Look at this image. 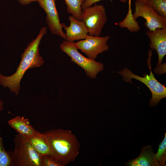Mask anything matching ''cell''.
Returning a JSON list of instances; mask_svg holds the SVG:
<instances>
[{"mask_svg": "<svg viewBox=\"0 0 166 166\" xmlns=\"http://www.w3.org/2000/svg\"><path fill=\"white\" fill-rule=\"evenodd\" d=\"M47 33L46 27H42L37 37L29 43L22 54L21 60L15 73L6 76L0 73V84L5 88L8 87L12 93L18 95L21 89L20 81L29 69L39 67L44 62L40 56L39 46L43 36Z\"/></svg>", "mask_w": 166, "mask_h": 166, "instance_id": "obj_1", "label": "cell"}, {"mask_svg": "<svg viewBox=\"0 0 166 166\" xmlns=\"http://www.w3.org/2000/svg\"><path fill=\"white\" fill-rule=\"evenodd\" d=\"M43 133L46 135L51 150V157L62 166L75 160L79 154L80 145L70 130L57 129Z\"/></svg>", "mask_w": 166, "mask_h": 166, "instance_id": "obj_2", "label": "cell"}, {"mask_svg": "<svg viewBox=\"0 0 166 166\" xmlns=\"http://www.w3.org/2000/svg\"><path fill=\"white\" fill-rule=\"evenodd\" d=\"M14 148L11 155L15 166H42V156L33 147L26 137L18 134L13 140Z\"/></svg>", "mask_w": 166, "mask_h": 166, "instance_id": "obj_3", "label": "cell"}, {"mask_svg": "<svg viewBox=\"0 0 166 166\" xmlns=\"http://www.w3.org/2000/svg\"><path fill=\"white\" fill-rule=\"evenodd\" d=\"M60 49L70 57L72 61L83 69L86 74L91 78H95L97 74L104 69L102 63L87 58L78 51L74 42L64 40L60 45Z\"/></svg>", "mask_w": 166, "mask_h": 166, "instance_id": "obj_4", "label": "cell"}, {"mask_svg": "<svg viewBox=\"0 0 166 166\" xmlns=\"http://www.w3.org/2000/svg\"><path fill=\"white\" fill-rule=\"evenodd\" d=\"M150 70L149 75L146 74L144 77H141L133 73L128 69L125 68L121 71L118 72L123 77L126 82H131V79H135L143 83L149 89L152 94V97L149 103L150 106L156 105L162 99L166 97V88L164 85L159 82L155 78L152 71L150 64Z\"/></svg>", "mask_w": 166, "mask_h": 166, "instance_id": "obj_5", "label": "cell"}, {"mask_svg": "<svg viewBox=\"0 0 166 166\" xmlns=\"http://www.w3.org/2000/svg\"><path fill=\"white\" fill-rule=\"evenodd\" d=\"M81 19L87 27L89 35L99 36L107 20L104 6L95 3L84 9Z\"/></svg>", "mask_w": 166, "mask_h": 166, "instance_id": "obj_6", "label": "cell"}, {"mask_svg": "<svg viewBox=\"0 0 166 166\" xmlns=\"http://www.w3.org/2000/svg\"><path fill=\"white\" fill-rule=\"evenodd\" d=\"M110 38L109 35L100 37L88 35L85 39L75 42V44L88 58L95 60L99 54L109 49L107 42Z\"/></svg>", "mask_w": 166, "mask_h": 166, "instance_id": "obj_7", "label": "cell"}, {"mask_svg": "<svg viewBox=\"0 0 166 166\" xmlns=\"http://www.w3.org/2000/svg\"><path fill=\"white\" fill-rule=\"evenodd\" d=\"M133 18L135 20L140 17L144 18L145 20V26L149 30L166 28V18L158 14L150 6L136 0Z\"/></svg>", "mask_w": 166, "mask_h": 166, "instance_id": "obj_8", "label": "cell"}, {"mask_svg": "<svg viewBox=\"0 0 166 166\" xmlns=\"http://www.w3.org/2000/svg\"><path fill=\"white\" fill-rule=\"evenodd\" d=\"M40 6L46 14L45 22L47 24L51 33L65 38V34L62 28L66 26L64 23H61L57 10L56 0H38Z\"/></svg>", "mask_w": 166, "mask_h": 166, "instance_id": "obj_9", "label": "cell"}, {"mask_svg": "<svg viewBox=\"0 0 166 166\" xmlns=\"http://www.w3.org/2000/svg\"><path fill=\"white\" fill-rule=\"evenodd\" d=\"M146 34L150 40L151 49L155 50L158 53L157 66L160 67L162 65L163 59L166 54V28L149 30Z\"/></svg>", "mask_w": 166, "mask_h": 166, "instance_id": "obj_10", "label": "cell"}, {"mask_svg": "<svg viewBox=\"0 0 166 166\" xmlns=\"http://www.w3.org/2000/svg\"><path fill=\"white\" fill-rule=\"evenodd\" d=\"M68 19L70 25L64 28L66 32L65 41L74 42L85 39L88 35V32L84 22L77 20L72 15Z\"/></svg>", "mask_w": 166, "mask_h": 166, "instance_id": "obj_11", "label": "cell"}, {"mask_svg": "<svg viewBox=\"0 0 166 166\" xmlns=\"http://www.w3.org/2000/svg\"><path fill=\"white\" fill-rule=\"evenodd\" d=\"M128 166H160L155 158V154L151 145L142 147L140 153L136 158L125 164Z\"/></svg>", "mask_w": 166, "mask_h": 166, "instance_id": "obj_12", "label": "cell"}, {"mask_svg": "<svg viewBox=\"0 0 166 166\" xmlns=\"http://www.w3.org/2000/svg\"><path fill=\"white\" fill-rule=\"evenodd\" d=\"M9 125L19 134L25 137H29L41 133L36 130L30 124L29 119L25 117L17 116L8 122Z\"/></svg>", "mask_w": 166, "mask_h": 166, "instance_id": "obj_13", "label": "cell"}, {"mask_svg": "<svg viewBox=\"0 0 166 166\" xmlns=\"http://www.w3.org/2000/svg\"><path fill=\"white\" fill-rule=\"evenodd\" d=\"M27 138L34 148L41 156H51V150L47 137L44 133H41Z\"/></svg>", "mask_w": 166, "mask_h": 166, "instance_id": "obj_14", "label": "cell"}, {"mask_svg": "<svg viewBox=\"0 0 166 166\" xmlns=\"http://www.w3.org/2000/svg\"><path fill=\"white\" fill-rule=\"evenodd\" d=\"M67 6V11L77 20L81 21L82 12L81 7L85 0H64Z\"/></svg>", "mask_w": 166, "mask_h": 166, "instance_id": "obj_15", "label": "cell"}, {"mask_svg": "<svg viewBox=\"0 0 166 166\" xmlns=\"http://www.w3.org/2000/svg\"><path fill=\"white\" fill-rule=\"evenodd\" d=\"M148 5L158 14L166 18V0H136Z\"/></svg>", "mask_w": 166, "mask_h": 166, "instance_id": "obj_16", "label": "cell"}, {"mask_svg": "<svg viewBox=\"0 0 166 166\" xmlns=\"http://www.w3.org/2000/svg\"><path fill=\"white\" fill-rule=\"evenodd\" d=\"M162 142L160 143L157 153L155 154V158L160 166L166 165V133Z\"/></svg>", "mask_w": 166, "mask_h": 166, "instance_id": "obj_17", "label": "cell"}, {"mask_svg": "<svg viewBox=\"0 0 166 166\" xmlns=\"http://www.w3.org/2000/svg\"><path fill=\"white\" fill-rule=\"evenodd\" d=\"M13 165L11 153L5 150L2 138L0 137V166Z\"/></svg>", "mask_w": 166, "mask_h": 166, "instance_id": "obj_18", "label": "cell"}, {"mask_svg": "<svg viewBox=\"0 0 166 166\" xmlns=\"http://www.w3.org/2000/svg\"><path fill=\"white\" fill-rule=\"evenodd\" d=\"M42 166H62L59 162L49 156H42Z\"/></svg>", "mask_w": 166, "mask_h": 166, "instance_id": "obj_19", "label": "cell"}, {"mask_svg": "<svg viewBox=\"0 0 166 166\" xmlns=\"http://www.w3.org/2000/svg\"><path fill=\"white\" fill-rule=\"evenodd\" d=\"M102 0H85L84 2L81 6V8L82 10L84 9L92 6L93 4ZM121 2L125 3L127 0H119Z\"/></svg>", "mask_w": 166, "mask_h": 166, "instance_id": "obj_20", "label": "cell"}, {"mask_svg": "<svg viewBox=\"0 0 166 166\" xmlns=\"http://www.w3.org/2000/svg\"><path fill=\"white\" fill-rule=\"evenodd\" d=\"M20 4L22 5H27L33 2L37 1L38 0H17Z\"/></svg>", "mask_w": 166, "mask_h": 166, "instance_id": "obj_21", "label": "cell"}, {"mask_svg": "<svg viewBox=\"0 0 166 166\" xmlns=\"http://www.w3.org/2000/svg\"><path fill=\"white\" fill-rule=\"evenodd\" d=\"M3 102L2 101L0 100V112L3 109Z\"/></svg>", "mask_w": 166, "mask_h": 166, "instance_id": "obj_22", "label": "cell"}, {"mask_svg": "<svg viewBox=\"0 0 166 166\" xmlns=\"http://www.w3.org/2000/svg\"><path fill=\"white\" fill-rule=\"evenodd\" d=\"M128 10H131V0H128Z\"/></svg>", "mask_w": 166, "mask_h": 166, "instance_id": "obj_23", "label": "cell"}]
</instances>
